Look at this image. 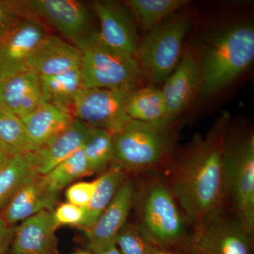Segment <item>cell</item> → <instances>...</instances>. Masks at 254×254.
<instances>
[{
	"label": "cell",
	"mask_w": 254,
	"mask_h": 254,
	"mask_svg": "<svg viewBox=\"0 0 254 254\" xmlns=\"http://www.w3.org/2000/svg\"><path fill=\"white\" fill-rule=\"evenodd\" d=\"M230 115L222 114L204 137H197L172 168L168 185L195 227L226 205L223 148Z\"/></svg>",
	"instance_id": "1"
},
{
	"label": "cell",
	"mask_w": 254,
	"mask_h": 254,
	"mask_svg": "<svg viewBox=\"0 0 254 254\" xmlns=\"http://www.w3.org/2000/svg\"><path fill=\"white\" fill-rule=\"evenodd\" d=\"M200 96H212L241 76L254 60V28L236 23L213 30L200 41Z\"/></svg>",
	"instance_id": "2"
},
{
	"label": "cell",
	"mask_w": 254,
	"mask_h": 254,
	"mask_svg": "<svg viewBox=\"0 0 254 254\" xmlns=\"http://www.w3.org/2000/svg\"><path fill=\"white\" fill-rule=\"evenodd\" d=\"M176 120L148 123L130 120L113 135V162L126 171L145 170L161 163L175 148Z\"/></svg>",
	"instance_id": "3"
},
{
	"label": "cell",
	"mask_w": 254,
	"mask_h": 254,
	"mask_svg": "<svg viewBox=\"0 0 254 254\" xmlns=\"http://www.w3.org/2000/svg\"><path fill=\"white\" fill-rule=\"evenodd\" d=\"M223 172L227 203L232 213L253 236L254 230V136L252 132L226 133Z\"/></svg>",
	"instance_id": "4"
},
{
	"label": "cell",
	"mask_w": 254,
	"mask_h": 254,
	"mask_svg": "<svg viewBox=\"0 0 254 254\" xmlns=\"http://www.w3.org/2000/svg\"><path fill=\"white\" fill-rule=\"evenodd\" d=\"M138 207L136 224L155 246H168L180 242L185 236V214L168 185L158 179L143 184L135 191Z\"/></svg>",
	"instance_id": "5"
},
{
	"label": "cell",
	"mask_w": 254,
	"mask_h": 254,
	"mask_svg": "<svg viewBox=\"0 0 254 254\" xmlns=\"http://www.w3.org/2000/svg\"><path fill=\"white\" fill-rule=\"evenodd\" d=\"M190 26V14L177 11L147 32L138 46L142 75L153 84L165 81L181 59L182 43Z\"/></svg>",
	"instance_id": "6"
},
{
	"label": "cell",
	"mask_w": 254,
	"mask_h": 254,
	"mask_svg": "<svg viewBox=\"0 0 254 254\" xmlns=\"http://www.w3.org/2000/svg\"><path fill=\"white\" fill-rule=\"evenodd\" d=\"M82 88L134 87L142 76L138 62L131 55L105 46L96 32L79 48Z\"/></svg>",
	"instance_id": "7"
},
{
	"label": "cell",
	"mask_w": 254,
	"mask_h": 254,
	"mask_svg": "<svg viewBox=\"0 0 254 254\" xmlns=\"http://www.w3.org/2000/svg\"><path fill=\"white\" fill-rule=\"evenodd\" d=\"M133 88H80L73 101V118L115 134L130 120L127 105Z\"/></svg>",
	"instance_id": "8"
},
{
	"label": "cell",
	"mask_w": 254,
	"mask_h": 254,
	"mask_svg": "<svg viewBox=\"0 0 254 254\" xmlns=\"http://www.w3.org/2000/svg\"><path fill=\"white\" fill-rule=\"evenodd\" d=\"M23 15L35 14L46 19L73 46L80 47L91 38V12L88 4L77 0L18 1Z\"/></svg>",
	"instance_id": "9"
},
{
	"label": "cell",
	"mask_w": 254,
	"mask_h": 254,
	"mask_svg": "<svg viewBox=\"0 0 254 254\" xmlns=\"http://www.w3.org/2000/svg\"><path fill=\"white\" fill-rule=\"evenodd\" d=\"M252 235L225 208L195 227L193 254H251Z\"/></svg>",
	"instance_id": "10"
},
{
	"label": "cell",
	"mask_w": 254,
	"mask_h": 254,
	"mask_svg": "<svg viewBox=\"0 0 254 254\" xmlns=\"http://www.w3.org/2000/svg\"><path fill=\"white\" fill-rule=\"evenodd\" d=\"M47 35L36 16L21 18L0 40V79L28 70L30 58Z\"/></svg>",
	"instance_id": "11"
},
{
	"label": "cell",
	"mask_w": 254,
	"mask_h": 254,
	"mask_svg": "<svg viewBox=\"0 0 254 254\" xmlns=\"http://www.w3.org/2000/svg\"><path fill=\"white\" fill-rule=\"evenodd\" d=\"M93 11L100 23L98 40L114 50L131 56L136 54L140 43L136 21L126 5L110 0L95 1Z\"/></svg>",
	"instance_id": "12"
},
{
	"label": "cell",
	"mask_w": 254,
	"mask_h": 254,
	"mask_svg": "<svg viewBox=\"0 0 254 254\" xmlns=\"http://www.w3.org/2000/svg\"><path fill=\"white\" fill-rule=\"evenodd\" d=\"M60 193V190L45 175L35 173L3 209L1 216L9 225H14L42 211H53Z\"/></svg>",
	"instance_id": "13"
},
{
	"label": "cell",
	"mask_w": 254,
	"mask_h": 254,
	"mask_svg": "<svg viewBox=\"0 0 254 254\" xmlns=\"http://www.w3.org/2000/svg\"><path fill=\"white\" fill-rule=\"evenodd\" d=\"M53 211H42L15 227L11 254H60L56 237L60 226L55 221Z\"/></svg>",
	"instance_id": "14"
},
{
	"label": "cell",
	"mask_w": 254,
	"mask_h": 254,
	"mask_svg": "<svg viewBox=\"0 0 254 254\" xmlns=\"http://www.w3.org/2000/svg\"><path fill=\"white\" fill-rule=\"evenodd\" d=\"M161 90L169 120H177L187 109L199 84L198 59L185 53Z\"/></svg>",
	"instance_id": "15"
},
{
	"label": "cell",
	"mask_w": 254,
	"mask_h": 254,
	"mask_svg": "<svg viewBox=\"0 0 254 254\" xmlns=\"http://www.w3.org/2000/svg\"><path fill=\"white\" fill-rule=\"evenodd\" d=\"M135 191L133 182L125 180L93 226L85 231L91 250L114 242L116 235L127 224L134 203Z\"/></svg>",
	"instance_id": "16"
},
{
	"label": "cell",
	"mask_w": 254,
	"mask_h": 254,
	"mask_svg": "<svg viewBox=\"0 0 254 254\" xmlns=\"http://www.w3.org/2000/svg\"><path fill=\"white\" fill-rule=\"evenodd\" d=\"M91 127L73 119L71 123L46 145L32 151L35 171L45 175L81 149Z\"/></svg>",
	"instance_id": "17"
},
{
	"label": "cell",
	"mask_w": 254,
	"mask_h": 254,
	"mask_svg": "<svg viewBox=\"0 0 254 254\" xmlns=\"http://www.w3.org/2000/svg\"><path fill=\"white\" fill-rule=\"evenodd\" d=\"M81 50L59 37L47 35L28 62V69L38 76H53L79 68Z\"/></svg>",
	"instance_id": "18"
},
{
	"label": "cell",
	"mask_w": 254,
	"mask_h": 254,
	"mask_svg": "<svg viewBox=\"0 0 254 254\" xmlns=\"http://www.w3.org/2000/svg\"><path fill=\"white\" fill-rule=\"evenodd\" d=\"M41 103L39 77L28 69L0 79V107L23 118Z\"/></svg>",
	"instance_id": "19"
},
{
	"label": "cell",
	"mask_w": 254,
	"mask_h": 254,
	"mask_svg": "<svg viewBox=\"0 0 254 254\" xmlns=\"http://www.w3.org/2000/svg\"><path fill=\"white\" fill-rule=\"evenodd\" d=\"M73 119L71 112L42 102L36 109L21 118L34 150L51 141Z\"/></svg>",
	"instance_id": "20"
},
{
	"label": "cell",
	"mask_w": 254,
	"mask_h": 254,
	"mask_svg": "<svg viewBox=\"0 0 254 254\" xmlns=\"http://www.w3.org/2000/svg\"><path fill=\"white\" fill-rule=\"evenodd\" d=\"M41 102L71 112L75 96L81 88L79 68L53 76H38Z\"/></svg>",
	"instance_id": "21"
},
{
	"label": "cell",
	"mask_w": 254,
	"mask_h": 254,
	"mask_svg": "<svg viewBox=\"0 0 254 254\" xmlns=\"http://www.w3.org/2000/svg\"><path fill=\"white\" fill-rule=\"evenodd\" d=\"M125 172L126 170L118 164L113 162L110 168L97 179L94 195L89 205L85 208L84 217L78 227L86 231L93 226L126 180Z\"/></svg>",
	"instance_id": "22"
},
{
	"label": "cell",
	"mask_w": 254,
	"mask_h": 254,
	"mask_svg": "<svg viewBox=\"0 0 254 254\" xmlns=\"http://www.w3.org/2000/svg\"><path fill=\"white\" fill-rule=\"evenodd\" d=\"M127 114L130 120L142 123L169 120L161 90L153 86L133 91L127 102Z\"/></svg>",
	"instance_id": "23"
},
{
	"label": "cell",
	"mask_w": 254,
	"mask_h": 254,
	"mask_svg": "<svg viewBox=\"0 0 254 254\" xmlns=\"http://www.w3.org/2000/svg\"><path fill=\"white\" fill-rule=\"evenodd\" d=\"M31 152L14 155L0 170V210L9 204L18 190L37 173Z\"/></svg>",
	"instance_id": "24"
},
{
	"label": "cell",
	"mask_w": 254,
	"mask_h": 254,
	"mask_svg": "<svg viewBox=\"0 0 254 254\" xmlns=\"http://www.w3.org/2000/svg\"><path fill=\"white\" fill-rule=\"evenodd\" d=\"M188 2L185 0H128L125 5L136 21L149 31Z\"/></svg>",
	"instance_id": "25"
},
{
	"label": "cell",
	"mask_w": 254,
	"mask_h": 254,
	"mask_svg": "<svg viewBox=\"0 0 254 254\" xmlns=\"http://www.w3.org/2000/svg\"><path fill=\"white\" fill-rule=\"evenodd\" d=\"M0 145L11 157L34 150L21 118L1 107Z\"/></svg>",
	"instance_id": "26"
},
{
	"label": "cell",
	"mask_w": 254,
	"mask_h": 254,
	"mask_svg": "<svg viewBox=\"0 0 254 254\" xmlns=\"http://www.w3.org/2000/svg\"><path fill=\"white\" fill-rule=\"evenodd\" d=\"M82 149L91 174L104 171L114 161L113 134L103 128L91 127Z\"/></svg>",
	"instance_id": "27"
},
{
	"label": "cell",
	"mask_w": 254,
	"mask_h": 254,
	"mask_svg": "<svg viewBox=\"0 0 254 254\" xmlns=\"http://www.w3.org/2000/svg\"><path fill=\"white\" fill-rule=\"evenodd\" d=\"M91 174L83 150H78L45 175L48 181L61 191L80 177Z\"/></svg>",
	"instance_id": "28"
},
{
	"label": "cell",
	"mask_w": 254,
	"mask_h": 254,
	"mask_svg": "<svg viewBox=\"0 0 254 254\" xmlns=\"http://www.w3.org/2000/svg\"><path fill=\"white\" fill-rule=\"evenodd\" d=\"M122 254H154L156 247L137 225L127 223L114 240Z\"/></svg>",
	"instance_id": "29"
},
{
	"label": "cell",
	"mask_w": 254,
	"mask_h": 254,
	"mask_svg": "<svg viewBox=\"0 0 254 254\" xmlns=\"http://www.w3.org/2000/svg\"><path fill=\"white\" fill-rule=\"evenodd\" d=\"M97 180L92 182H79L68 187L66 198L68 203L86 208L91 201L96 190Z\"/></svg>",
	"instance_id": "30"
},
{
	"label": "cell",
	"mask_w": 254,
	"mask_h": 254,
	"mask_svg": "<svg viewBox=\"0 0 254 254\" xmlns=\"http://www.w3.org/2000/svg\"><path fill=\"white\" fill-rule=\"evenodd\" d=\"M23 16L17 1L0 0V40Z\"/></svg>",
	"instance_id": "31"
},
{
	"label": "cell",
	"mask_w": 254,
	"mask_h": 254,
	"mask_svg": "<svg viewBox=\"0 0 254 254\" xmlns=\"http://www.w3.org/2000/svg\"><path fill=\"white\" fill-rule=\"evenodd\" d=\"M58 225L79 226L84 217L85 208L71 203H63L58 205L53 211Z\"/></svg>",
	"instance_id": "32"
},
{
	"label": "cell",
	"mask_w": 254,
	"mask_h": 254,
	"mask_svg": "<svg viewBox=\"0 0 254 254\" xmlns=\"http://www.w3.org/2000/svg\"><path fill=\"white\" fill-rule=\"evenodd\" d=\"M15 227L9 225L0 214V254H6L14 238Z\"/></svg>",
	"instance_id": "33"
},
{
	"label": "cell",
	"mask_w": 254,
	"mask_h": 254,
	"mask_svg": "<svg viewBox=\"0 0 254 254\" xmlns=\"http://www.w3.org/2000/svg\"><path fill=\"white\" fill-rule=\"evenodd\" d=\"M93 254H122L115 242H108L91 250Z\"/></svg>",
	"instance_id": "34"
},
{
	"label": "cell",
	"mask_w": 254,
	"mask_h": 254,
	"mask_svg": "<svg viewBox=\"0 0 254 254\" xmlns=\"http://www.w3.org/2000/svg\"><path fill=\"white\" fill-rule=\"evenodd\" d=\"M11 158V157L8 155L0 145V170L4 168Z\"/></svg>",
	"instance_id": "35"
},
{
	"label": "cell",
	"mask_w": 254,
	"mask_h": 254,
	"mask_svg": "<svg viewBox=\"0 0 254 254\" xmlns=\"http://www.w3.org/2000/svg\"><path fill=\"white\" fill-rule=\"evenodd\" d=\"M154 254H172L165 253V252H158V251H157V252H155V253Z\"/></svg>",
	"instance_id": "36"
},
{
	"label": "cell",
	"mask_w": 254,
	"mask_h": 254,
	"mask_svg": "<svg viewBox=\"0 0 254 254\" xmlns=\"http://www.w3.org/2000/svg\"><path fill=\"white\" fill-rule=\"evenodd\" d=\"M74 254H90L86 253V252H78V253H76Z\"/></svg>",
	"instance_id": "37"
}]
</instances>
